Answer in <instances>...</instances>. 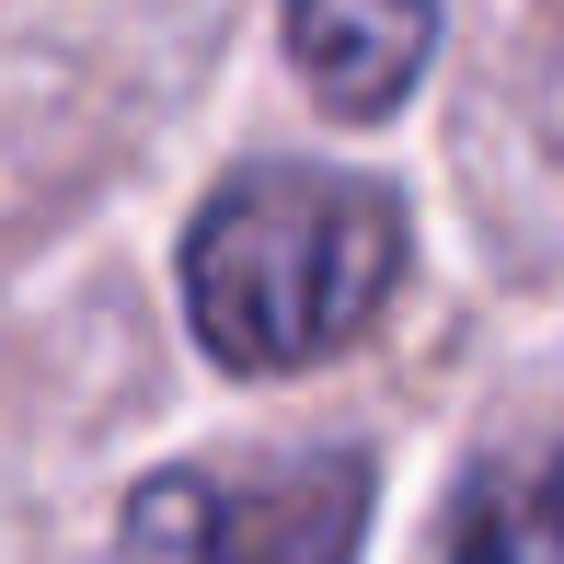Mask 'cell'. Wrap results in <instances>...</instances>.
Returning a JSON list of instances; mask_svg holds the SVG:
<instances>
[{
    "label": "cell",
    "instance_id": "1",
    "mask_svg": "<svg viewBox=\"0 0 564 564\" xmlns=\"http://www.w3.org/2000/svg\"><path fill=\"white\" fill-rule=\"evenodd\" d=\"M403 196L323 162H253L185 230V323L219 369H323L403 289Z\"/></svg>",
    "mask_w": 564,
    "mask_h": 564
},
{
    "label": "cell",
    "instance_id": "2",
    "mask_svg": "<svg viewBox=\"0 0 564 564\" xmlns=\"http://www.w3.org/2000/svg\"><path fill=\"white\" fill-rule=\"evenodd\" d=\"M369 460L276 449V460H173L127 496V553L150 564H357Z\"/></svg>",
    "mask_w": 564,
    "mask_h": 564
},
{
    "label": "cell",
    "instance_id": "3",
    "mask_svg": "<svg viewBox=\"0 0 564 564\" xmlns=\"http://www.w3.org/2000/svg\"><path fill=\"white\" fill-rule=\"evenodd\" d=\"M289 58L335 116H392L438 58V0H289Z\"/></svg>",
    "mask_w": 564,
    "mask_h": 564
},
{
    "label": "cell",
    "instance_id": "4",
    "mask_svg": "<svg viewBox=\"0 0 564 564\" xmlns=\"http://www.w3.org/2000/svg\"><path fill=\"white\" fill-rule=\"evenodd\" d=\"M438 564H564V438L519 449V460H484L449 496Z\"/></svg>",
    "mask_w": 564,
    "mask_h": 564
}]
</instances>
